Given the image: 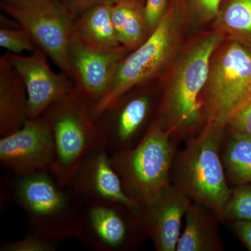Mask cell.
I'll use <instances>...</instances> for the list:
<instances>
[{
	"label": "cell",
	"instance_id": "6da1fadb",
	"mask_svg": "<svg viewBox=\"0 0 251 251\" xmlns=\"http://www.w3.org/2000/svg\"><path fill=\"white\" fill-rule=\"evenodd\" d=\"M226 39L213 27L181 46L160 77V97L154 119L176 143L196 135L204 126L200 97L205 85L211 56Z\"/></svg>",
	"mask_w": 251,
	"mask_h": 251
},
{
	"label": "cell",
	"instance_id": "7a4b0ae2",
	"mask_svg": "<svg viewBox=\"0 0 251 251\" xmlns=\"http://www.w3.org/2000/svg\"><path fill=\"white\" fill-rule=\"evenodd\" d=\"M11 175L1 193L25 211L29 230L59 244L76 237L85 203L70 185L61 183L50 168Z\"/></svg>",
	"mask_w": 251,
	"mask_h": 251
},
{
	"label": "cell",
	"instance_id": "3957f363",
	"mask_svg": "<svg viewBox=\"0 0 251 251\" xmlns=\"http://www.w3.org/2000/svg\"><path fill=\"white\" fill-rule=\"evenodd\" d=\"M227 128L204 125L188 138L176 153L171 181L193 202L199 203L214 213L224 222V209L231 189L227 184L221 149Z\"/></svg>",
	"mask_w": 251,
	"mask_h": 251
},
{
	"label": "cell",
	"instance_id": "277c9868",
	"mask_svg": "<svg viewBox=\"0 0 251 251\" xmlns=\"http://www.w3.org/2000/svg\"><path fill=\"white\" fill-rule=\"evenodd\" d=\"M187 21L184 0H169L164 16L152 33L119 63L108 94L92 109L94 120L122 94L163 75L183 45V28Z\"/></svg>",
	"mask_w": 251,
	"mask_h": 251
},
{
	"label": "cell",
	"instance_id": "5b68a950",
	"mask_svg": "<svg viewBox=\"0 0 251 251\" xmlns=\"http://www.w3.org/2000/svg\"><path fill=\"white\" fill-rule=\"evenodd\" d=\"M176 144L160 122L153 119L135 146L111 155L112 165L126 193L140 211L171 184Z\"/></svg>",
	"mask_w": 251,
	"mask_h": 251
},
{
	"label": "cell",
	"instance_id": "8992f818",
	"mask_svg": "<svg viewBox=\"0 0 251 251\" xmlns=\"http://www.w3.org/2000/svg\"><path fill=\"white\" fill-rule=\"evenodd\" d=\"M251 50L226 38L211 56L200 97L204 125L227 128L234 114L251 99Z\"/></svg>",
	"mask_w": 251,
	"mask_h": 251
},
{
	"label": "cell",
	"instance_id": "52a82bcc",
	"mask_svg": "<svg viewBox=\"0 0 251 251\" xmlns=\"http://www.w3.org/2000/svg\"><path fill=\"white\" fill-rule=\"evenodd\" d=\"M92 108L75 85L42 115L52 132L55 148L50 170L62 184H69L77 165L92 149L104 145Z\"/></svg>",
	"mask_w": 251,
	"mask_h": 251
},
{
	"label": "cell",
	"instance_id": "ba28073f",
	"mask_svg": "<svg viewBox=\"0 0 251 251\" xmlns=\"http://www.w3.org/2000/svg\"><path fill=\"white\" fill-rule=\"evenodd\" d=\"M94 251L137 250L146 239L138 214L117 202L85 204L76 237Z\"/></svg>",
	"mask_w": 251,
	"mask_h": 251
},
{
	"label": "cell",
	"instance_id": "9c48e42d",
	"mask_svg": "<svg viewBox=\"0 0 251 251\" xmlns=\"http://www.w3.org/2000/svg\"><path fill=\"white\" fill-rule=\"evenodd\" d=\"M1 8L30 34L36 47L71 77L68 50L76 16L57 0L26 8L1 3Z\"/></svg>",
	"mask_w": 251,
	"mask_h": 251
},
{
	"label": "cell",
	"instance_id": "30bf717a",
	"mask_svg": "<svg viewBox=\"0 0 251 251\" xmlns=\"http://www.w3.org/2000/svg\"><path fill=\"white\" fill-rule=\"evenodd\" d=\"M147 83L122 94L96 118L110 155L135 146L152 122L150 120L156 103L153 96L145 89Z\"/></svg>",
	"mask_w": 251,
	"mask_h": 251
},
{
	"label": "cell",
	"instance_id": "8fae6325",
	"mask_svg": "<svg viewBox=\"0 0 251 251\" xmlns=\"http://www.w3.org/2000/svg\"><path fill=\"white\" fill-rule=\"evenodd\" d=\"M130 52L122 45H96L73 34L68 50L71 78L93 108L108 94L119 63Z\"/></svg>",
	"mask_w": 251,
	"mask_h": 251
},
{
	"label": "cell",
	"instance_id": "7c38bea8",
	"mask_svg": "<svg viewBox=\"0 0 251 251\" xmlns=\"http://www.w3.org/2000/svg\"><path fill=\"white\" fill-rule=\"evenodd\" d=\"M55 157L53 136L43 115L0 139V162L11 174L22 176L50 168Z\"/></svg>",
	"mask_w": 251,
	"mask_h": 251
},
{
	"label": "cell",
	"instance_id": "4fadbf2b",
	"mask_svg": "<svg viewBox=\"0 0 251 251\" xmlns=\"http://www.w3.org/2000/svg\"><path fill=\"white\" fill-rule=\"evenodd\" d=\"M6 58L22 77L28 95V117L41 116L50 105L70 93L75 83L64 73L52 71L47 54L36 49L28 55L6 52Z\"/></svg>",
	"mask_w": 251,
	"mask_h": 251
},
{
	"label": "cell",
	"instance_id": "5bb4252c",
	"mask_svg": "<svg viewBox=\"0 0 251 251\" xmlns=\"http://www.w3.org/2000/svg\"><path fill=\"white\" fill-rule=\"evenodd\" d=\"M69 184L85 204L120 203L139 214V207L126 193L112 165L111 155L103 144L92 149L83 157Z\"/></svg>",
	"mask_w": 251,
	"mask_h": 251
},
{
	"label": "cell",
	"instance_id": "9a60e30c",
	"mask_svg": "<svg viewBox=\"0 0 251 251\" xmlns=\"http://www.w3.org/2000/svg\"><path fill=\"white\" fill-rule=\"evenodd\" d=\"M192 201L174 184H169L150 205L140 209L139 218L147 237L158 251H175L181 221Z\"/></svg>",
	"mask_w": 251,
	"mask_h": 251
},
{
	"label": "cell",
	"instance_id": "2e32d148",
	"mask_svg": "<svg viewBox=\"0 0 251 251\" xmlns=\"http://www.w3.org/2000/svg\"><path fill=\"white\" fill-rule=\"evenodd\" d=\"M28 117V95L22 77L4 54L0 57V135L21 128Z\"/></svg>",
	"mask_w": 251,
	"mask_h": 251
},
{
	"label": "cell",
	"instance_id": "e0dca14e",
	"mask_svg": "<svg viewBox=\"0 0 251 251\" xmlns=\"http://www.w3.org/2000/svg\"><path fill=\"white\" fill-rule=\"evenodd\" d=\"M186 224L176 246V251H221L219 220L209 208L192 202L185 214Z\"/></svg>",
	"mask_w": 251,
	"mask_h": 251
},
{
	"label": "cell",
	"instance_id": "ac0fdd59",
	"mask_svg": "<svg viewBox=\"0 0 251 251\" xmlns=\"http://www.w3.org/2000/svg\"><path fill=\"white\" fill-rule=\"evenodd\" d=\"M143 0H117L112 5V19L122 46L132 51L150 35Z\"/></svg>",
	"mask_w": 251,
	"mask_h": 251
},
{
	"label": "cell",
	"instance_id": "d6986e66",
	"mask_svg": "<svg viewBox=\"0 0 251 251\" xmlns=\"http://www.w3.org/2000/svg\"><path fill=\"white\" fill-rule=\"evenodd\" d=\"M112 5H97L78 15L74 22L73 34L96 45L121 46L112 22Z\"/></svg>",
	"mask_w": 251,
	"mask_h": 251
},
{
	"label": "cell",
	"instance_id": "ffe728a7",
	"mask_svg": "<svg viewBox=\"0 0 251 251\" xmlns=\"http://www.w3.org/2000/svg\"><path fill=\"white\" fill-rule=\"evenodd\" d=\"M223 164L227 181L235 186L251 183V137L231 131L225 134Z\"/></svg>",
	"mask_w": 251,
	"mask_h": 251
},
{
	"label": "cell",
	"instance_id": "44dd1931",
	"mask_svg": "<svg viewBox=\"0 0 251 251\" xmlns=\"http://www.w3.org/2000/svg\"><path fill=\"white\" fill-rule=\"evenodd\" d=\"M213 27L251 50V0H224Z\"/></svg>",
	"mask_w": 251,
	"mask_h": 251
},
{
	"label": "cell",
	"instance_id": "7402d4cb",
	"mask_svg": "<svg viewBox=\"0 0 251 251\" xmlns=\"http://www.w3.org/2000/svg\"><path fill=\"white\" fill-rule=\"evenodd\" d=\"M225 221H251V183L231 189L224 209Z\"/></svg>",
	"mask_w": 251,
	"mask_h": 251
},
{
	"label": "cell",
	"instance_id": "603a6c76",
	"mask_svg": "<svg viewBox=\"0 0 251 251\" xmlns=\"http://www.w3.org/2000/svg\"><path fill=\"white\" fill-rule=\"evenodd\" d=\"M0 46L10 53L22 54L32 52L37 47L30 34L22 27L0 29Z\"/></svg>",
	"mask_w": 251,
	"mask_h": 251
},
{
	"label": "cell",
	"instance_id": "cb8c5ba5",
	"mask_svg": "<svg viewBox=\"0 0 251 251\" xmlns=\"http://www.w3.org/2000/svg\"><path fill=\"white\" fill-rule=\"evenodd\" d=\"M224 0H184L187 17L201 25L214 23Z\"/></svg>",
	"mask_w": 251,
	"mask_h": 251
},
{
	"label": "cell",
	"instance_id": "d4e9b609",
	"mask_svg": "<svg viewBox=\"0 0 251 251\" xmlns=\"http://www.w3.org/2000/svg\"><path fill=\"white\" fill-rule=\"evenodd\" d=\"M59 243L54 242L36 232L29 231L27 235L14 242L4 243L1 251H55Z\"/></svg>",
	"mask_w": 251,
	"mask_h": 251
},
{
	"label": "cell",
	"instance_id": "484cf974",
	"mask_svg": "<svg viewBox=\"0 0 251 251\" xmlns=\"http://www.w3.org/2000/svg\"><path fill=\"white\" fill-rule=\"evenodd\" d=\"M169 0H145V11L150 34L161 22L166 13Z\"/></svg>",
	"mask_w": 251,
	"mask_h": 251
},
{
	"label": "cell",
	"instance_id": "4316f807",
	"mask_svg": "<svg viewBox=\"0 0 251 251\" xmlns=\"http://www.w3.org/2000/svg\"><path fill=\"white\" fill-rule=\"evenodd\" d=\"M227 128L251 137V99L234 114Z\"/></svg>",
	"mask_w": 251,
	"mask_h": 251
},
{
	"label": "cell",
	"instance_id": "83f0119b",
	"mask_svg": "<svg viewBox=\"0 0 251 251\" xmlns=\"http://www.w3.org/2000/svg\"><path fill=\"white\" fill-rule=\"evenodd\" d=\"M71 12L78 16L86 10L100 4H114L117 0H57Z\"/></svg>",
	"mask_w": 251,
	"mask_h": 251
},
{
	"label": "cell",
	"instance_id": "f1b7e54d",
	"mask_svg": "<svg viewBox=\"0 0 251 251\" xmlns=\"http://www.w3.org/2000/svg\"><path fill=\"white\" fill-rule=\"evenodd\" d=\"M230 223L234 233L248 250L251 251V221H236Z\"/></svg>",
	"mask_w": 251,
	"mask_h": 251
},
{
	"label": "cell",
	"instance_id": "f546056e",
	"mask_svg": "<svg viewBox=\"0 0 251 251\" xmlns=\"http://www.w3.org/2000/svg\"><path fill=\"white\" fill-rule=\"evenodd\" d=\"M55 0H1V3L18 8H26Z\"/></svg>",
	"mask_w": 251,
	"mask_h": 251
},
{
	"label": "cell",
	"instance_id": "4dcf8cb0",
	"mask_svg": "<svg viewBox=\"0 0 251 251\" xmlns=\"http://www.w3.org/2000/svg\"><path fill=\"white\" fill-rule=\"evenodd\" d=\"M249 89H250V94H251V81H250V87H249Z\"/></svg>",
	"mask_w": 251,
	"mask_h": 251
},
{
	"label": "cell",
	"instance_id": "1f68e13d",
	"mask_svg": "<svg viewBox=\"0 0 251 251\" xmlns=\"http://www.w3.org/2000/svg\"><path fill=\"white\" fill-rule=\"evenodd\" d=\"M143 1H145V0H143Z\"/></svg>",
	"mask_w": 251,
	"mask_h": 251
}]
</instances>
